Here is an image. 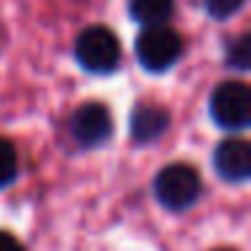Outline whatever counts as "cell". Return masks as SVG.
Here are the masks:
<instances>
[{"label": "cell", "instance_id": "277c9868", "mask_svg": "<svg viewBox=\"0 0 251 251\" xmlns=\"http://www.w3.org/2000/svg\"><path fill=\"white\" fill-rule=\"evenodd\" d=\"M208 108L222 130H246L251 122V89L243 81H222L211 92Z\"/></svg>", "mask_w": 251, "mask_h": 251}, {"label": "cell", "instance_id": "3957f363", "mask_svg": "<svg viewBox=\"0 0 251 251\" xmlns=\"http://www.w3.org/2000/svg\"><path fill=\"white\" fill-rule=\"evenodd\" d=\"M76 60L89 73H111L119 68L122 46L119 38L103 25L81 30L76 38Z\"/></svg>", "mask_w": 251, "mask_h": 251}, {"label": "cell", "instance_id": "ba28073f", "mask_svg": "<svg viewBox=\"0 0 251 251\" xmlns=\"http://www.w3.org/2000/svg\"><path fill=\"white\" fill-rule=\"evenodd\" d=\"M176 3L173 0H130V17L143 27L168 25L173 17Z\"/></svg>", "mask_w": 251, "mask_h": 251}, {"label": "cell", "instance_id": "30bf717a", "mask_svg": "<svg viewBox=\"0 0 251 251\" xmlns=\"http://www.w3.org/2000/svg\"><path fill=\"white\" fill-rule=\"evenodd\" d=\"M224 60H227V65L235 68V71H249V65H251V38L249 35L243 33L235 41H229Z\"/></svg>", "mask_w": 251, "mask_h": 251}, {"label": "cell", "instance_id": "6da1fadb", "mask_svg": "<svg viewBox=\"0 0 251 251\" xmlns=\"http://www.w3.org/2000/svg\"><path fill=\"white\" fill-rule=\"evenodd\" d=\"M181 54H184V38L170 25L143 27V33L135 38V57L149 73L170 71L181 60Z\"/></svg>", "mask_w": 251, "mask_h": 251}, {"label": "cell", "instance_id": "52a82bcc", "mask_svg": "<svg viewBox=\"0 0 251 251\" xmlns=\"http://www.w3.org/2000/svg\"><path fill=\"white\" fill-rule=\"evenodd\" d=\"M170 125V116L162 105H154V103H146V105H135L130 116V132L138 143H151L157 138L165 135Z\"/></svg>", "mask_w": 251, "mask_h": 251}, {"label": "cell", "instance_id": "7c38bea8", "mask_svg": "<svg viewBox=\"0 0 251 251\" xmlns=\"http://www.w3.org/2000/svg\"><path fill=\"white\" fill-rule=\"evenodd\" d=\"M0 251H25V246L19 243V238H14L11 232L0 229Z\"/></svg>", "mask_w": 251, "mask_h": 251}, {"label": "cell", "instance_id": "4fadbf2b", "mask_svg": "<svg viewBox=\"0 0 251 251\" xmlns=\"http://www.w3.org/2000/svg\"><path fill=\"white\" fill-rule=\"evenodd\" d=\"M216 251H232V249H216Z\"/></svg>", "mask_w": 251, "mask_h": 251}, {"label": "cell", "instance_id": "5b68a950", "mask_svg": "<svg viewBox=\"0 0 251 251\" xmlns=\"http://www.w3.org/2000/svg\"><path fill=\"white\" fill-rule=\"evenodd\" d=\"M114 132V119L111 111L103 103H84L81 108L73 111L71 116V135L78 146L95 149L103 146Z\"/></svg>", "mask_w": 251, "mask_h": 251}, {"label": "cell", "instance_id": "8fae6325", "mask_svg": "<svg viewBox=\"0 0 251 251\" xmlns=\"http://www.w3.org/2000/svg\"><path fill=\"white\" fill-rule=\"evenodd\" d=\"M243 6H246V0H205L208 17L219 19V22H222V19L235 17V14H238Z\"/></svg>", "mask_w": 251, "mask_h": 251}, {"label": "cell", "instance_id": "8992f818", "mask_svg": "<svg viewBox=\"0 0 251 251\" xmlns=\"http://www.w3.org/2000/svg\"><path fill=\"white\" fill-rule=\"evenodd\" d=\"M213 168L219 178L229 184H240L251 176V146L243 138H227L213 151Z\"/></svg>", "mask_w": 251, "mask_h": 251}, {"label": "cell", "instance_id": "9c48e42d", "mask_svg": "<svg viewBox=\"0 0 251 251\" xmlns=\"http://www.w3.org/2000/svg\"><path fill=\"white\" fill-rule=\"evenodd\" d=\"M19 173V157H17V149L8 138H0V189H6L17 181Z\"/></svg>", "mask_w": 251, "mask_h": 251}, {"label": "cell", "instance_id": "7a4b0ae2", "mask_svg": "<svg viewBox=\"0 0 251 251\" xmlns=\"http://www.w3.org/2000/svg\"><path fill=\"white\" fill-rule=\"evenodd\" d=\"M202 192V181L197 170L186 162H173L162 168L154 178V195H157L159 205L168 208L173 213H181L197 202Z\"/></svg>", "mask_w": 251, "mask_h": 251}]
</instances>
